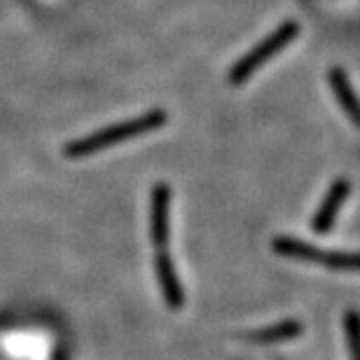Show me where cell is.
Listing matches in <instances>:
<instances>
[{
  "mask_svg": "<svg viewBox=\"0 0 360 360\" xmlns=\"http://www.w3.org/2000/svg\"><path fill=\"white\" fill-rule=\"evenodd\" d=\"M156 276H158V284L165 296V302L172 310L182 309L184 304V290L179 283L176 270L172 266V258L167 252V248L156 252Z\"/></svg>",
  "mask_w": 360,
  "mask_h": 360,
  "instance_id": "5",
  "label": "cell"
},
{
  "mask_svg": "<svg viewBox=\"0 0 360 360\" xmlns=\"http://www.w3.org/2000/svg\"><path fill=\"white\" fill-rule=\"evenodd\" d=\"M348 193H350V182L345 179L336 180L335 184L330 186L328 194L324 196V202H322L319 212H316V219L312 222V229L314 231L322 234V232H326L335 224L336 214H338L342 202L347 200Z\"/></svg>",
  "mask_w": 360,
  "mask_h": 360,
  "instance_id": "6",
  "label": "cell"
},
{
  "mask_svg": "<svg viewBox=\"0 0 360 360\" xmlns=\"http://www.w3.org/2000/svg\"><path fill=\"white\" fill-rule=\"evenodd\" d=\"M328 82L333 86L336 101L340 104V108L348 115L354 127H360V98L352 89L350 80H348L347 72L342 68H333L328 72Z\"/></svg>",
  "mask_w": 360,
  "mask_h": 360,
  "instance_id": "7",
  "label": "cell"
},
{
  "mask_svg": "<svg viewBox=\"0 0 360 360\" xmlns=\"http://www.w3.org/2000/svg\"><path fill=\"white\" fill-rule=\"evenodd\" d=\"M150 236L158 250L167 248L170 238V198L172 191L167 182H156L150 193Z\"/></svg>",
  "mask_w": 360,
  "mask_h": 360,
  "instance_id": "4",
  "label": "cell"
},
{
  "mask_svg": "<svg viewBox=\"0 0 360 360\" xmlns=\"http://www.w3.org/2000/svg\"><path fill=\"white\" fill-rule=\"evenodd\" d=\"M347 336L350 342V356L352 360H360V316L356 312L347 314Z\"/></svg>",
  "mask_w": 360,
  "mask_h": 360,
  "instance_id": "9",
  "label": "cell"
},
{
  "mask_svg": "<svg viewBox=\"0 0 360 360\" xmlns=\"http://www.w3.org/2000/svg\"><path fill=\"white\" fill-rule=\"evenodd\" d=\"M274 252L283 255L288 258H298V260H309L314 262L319 260L322 262V266L335 270H360V255H345V252H321L316 250V246H310L302 240L296 238H276L274 243Z\"/></svg>",
  "mask_w": 360,
  "mask_h": 360,
  "instance_id": "3",
  "label": "cell"
},
{
  "mask_svg": "<svg viewBox=\"0 0 360 360\" xmlns=\"http://www.w3.org/2000/svg\"><path fill=\"white\" fill-rule=\"evenodd\" d=\"M300 34V26L295 20H286L278 26L274 32H270L264 40H260L257 46L232 66L229 70V82L231 84H243L257 72L262 65H266L276 52L284 51L292 40Z\"/></svg>",
  "mask_w": 360,
  "mask_h": 360,
  "instance_id": "2",
  "label": "cell"
},
{
  "mask_svg": "<svg viewBox=\"0 0 360 360\" xmlns=\"http://www.w3.org/2000/svg\"><path fill=\"white\" fill-rule=\"evenodd\" d=\"M168 116L165 110H148L141 116H134L130 120L124 122H118L112 127H106L103 130H96L89 136H82L78 141L68 142L65 146V156L66 158H84V156L96 155L101 153L103 148L108 146H115L120 142H127L130 139H136L141 134L146 132H153V130L162 129L167 124Z\"/></svg>",
  "mask_w": 360,
  "mask_h": 360,
  "instance_id": "1",
  "label": "cell"
},
{
  "mask_svg": "<svg viewBox=\"0 0 360 360\" xmlns=\"http://www.w3.org/2000/svg\"><path fill=\"white\" fill-rule=\"evenodd\" d=\"M298 335H300V324L298 322H283V324H276V326L266 328V330L255 333L248 338L255 340V342H276V340H284V338H295Z\"/></svg>",
  "mask_w": 360,
  "mask_h": 360,
  "instance_id": "8",
  "label": "cell"
}]
</instances>
